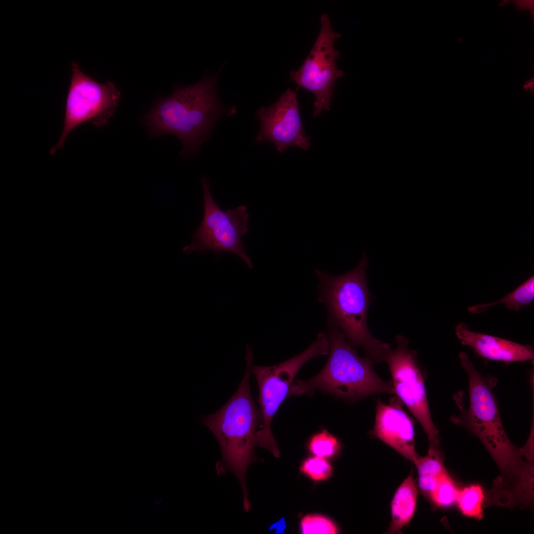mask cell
<instances>
[{
    "label": "cell",
    "mask_w": 534,
    "mask_h": 534,
    "mask_svg": "<svg viewBox=\"0 0 534 534\" xmlns=\"http://www.w3.org/2000/svg\"><path fill=\"white\" fill-rule=\"evenodd\" d=\"M220 70L214 75L206 73L196 84L178 87L171 95L159 100L143 118L150 135L173 134L183 144L181 155L193 154L228 110L217 94Z\"/></svg>",
    "instance_id": "cell-1"
},
{
    "label": "cell",
    "mask_w": 534,
    "mask_h": 534,
    "mask_svg": "<svg viewBox=\"0 0 534 534\" xmlns=\"http://www.w3.org/2000/svg\"><path fill=\"white\" fill-rule=\"evenodd\" d=\"M251 346L246 347V369L238 387L227 402L214 413L203 417L202 422L217 439L222 459L217 462V473L229 470L239 481L243 495V508L251 509L245 476L248 467L258 460L255 455L256 434L261 422L260 411L253 400L250 385L253 360Z\"/></svg>",
    "instance_id": "cell-2"
},
{
    "label": "cell",
    "mask_w": 534,
    "mask_h": 534,
    "mask_svg": "<svg viewBox=\"0 0 534 534\" xmlns=\"http://www.w3.org/2000/svg\"><path fill=\"white\" fill-rule=\"evenodd\" d=\"M368 257L365 253L357 265L339 275L314 269L319 279L318 300L327 311V323L338 329L352 347L363 349L374 363L384 360L391 345L376 339L367 325V316L373 300L366 280Z\"/></svg>",
    "instance_id": "cell-3"
},
{
    "label": "cell",
    "mask_w": 534,
    "mask_h": 534,
    "mask_svg": "<svg viewBox=\"0 0 534 534\" xmlns=\"http://www.w3.org/2000/svg\"><path fill=\"white\" fill-rule=\"evenodd\" d=\"M458 356L468 379L469 405L467 408L459 407L460 414L453 416L452 421L477 437L499 468L498 477L509 480L525 468L527 459H523V447L511 442L503 427L493 391L497 379L481 374L466 353L461 352Z\"/></svg>",
    "instance_id": "cell-4"
},
{
    "label": "cell",
    "mask_w": 534,
    "mask_h": 534,
    "mask_svg": "<svg viewBox=\"0 0 534 534\" xmlns=\"http://www.w3.org/2000/svg\"><path fill=\"white\" fill-rule=\"evenodd\" d=\"M329 355L323 369L309 380H295L288 397L320 390L348 400H356L377 393L395 394L392 382L375 372L369 357H360L344 335L327 323Z\"/></svg>",
    "instance_id": "cell-5"
},
{
    "label": "cell",
    "mask_w": 534,
    "mask_h": 534,
    "mask_svg": "<svg viewBox=\"0 0 534 534\" xmlns=\"http://www.w3.org/2000/svg\"><path fill=\"white\" fill-rule=\"evenodd\" d=\"M329 341L327 334L319 333L316 340L297 356L276 365H251L259 390V403L261 422L256 434L257 445L270 451L275 457L280 452L271 430V423L280 405L288 397L290 388L301 368L311 359L327 355Z\"/></svg>",
    "instance_id": "cell-6"
},
{
    "label": "cell",
    "mask_w": 534,
    "mask_h": 534,
    "mask_svg": "<svg viewBox=\"0 0 534 534\" xmlns=\"http://www.w3.org/2000/svg\"><path fill=\"white\" fill-rule=\"evenodd\" d=\"M200 181L203 193L204 216L190 244L182 248L183 253H204L206 250L213 251L217 254L222 252L231 253L252 268L253 263L245 251V244L242 239L248 230L249 215L247 207L240 205L222 210L211 195L209 180L202 177Z\"/></svg>",
    "instance_id": "cell-7"
},
{
    "label": "cell",
    "mask_w": 534,
    "mask_h": 534,
    "mask_svg": "<svg viewBox=\"0 0 534 534\" xmlns=\"http://www.w3.org/2000/svg\"><path fill=\"white\" fill-rule=\"evenodd\" d=\"M72 75L65 108L63 128L56 145L50 149L54 155L62 148L70 132L84 122L96 127L106 126L115 113L120 91L114 83H100L84 73L78 63H71Z\"/></svg>",
    "instance_id": "cell-8"
},
{
    "label": "cell",
    "mask_w": 534,
    "mask_h": 534,
    "mask_svg": "<svg viewBox=\"0 0 534 534\" xmlns=\"http://www.w3.org/2000/svg\"><path fill=\"white\" fill-rule=\"evenodd\" d=\"M396 347L384 358L389 367L395 394L408 408L425 432L429 449H440L438 431L433 421L428 402L424 376L417 353L401 335L396 337Z\"/></svg>",
    "instance_id": "cell-9"
},
{
    "label": "cell",
    "mask_w": 534,
    "mask_h": 534,
    "mask_svg": "<svg viewBox=\"0 0 534 534\" xmlns=\"http://www.w3.org/2000/svg\"><path fill=\"white\" fill-rule=\"evenodd\" d=\"M320 23L319 32L310 54L299 69L290 72L291 79L299 87L314 94V116L329 110L335 82L344 74L337 66L339 53L334 47L340 35L333 31L327 13L321 15Z\"/></svg>",
    "instance_id": "cell-10"
},
{
    "label": "cell",
    "mask_w": 534,
    "mask_h": 534,
    "mask_svg": "<svg viewBox=\"0 0 534 534\" xmlns=\"http://www.w3.org/2000/svg\"><path fill=\"white\" fill-rule=\"evenodd\" d=\"M256 114L261 128L256 142H271L280 153L292 146L309 149L311 141L303 128L296 93L290 89L273 104L261 107Z\"/></svg>",
    "instance_id": "cell-11"
},
{
    "label": "cell",
    "mask_w": 534,
    "mask_h": 534,
    "mask_svg": "<svg viewBox=\"0 0 534 534\" xmlns=\"http://www.w3.org/2000/svg\"><path fill=\"white\" fill-rule=\"evenodd\" d=\"M394 397L388 404L378 398L372 434L414 463L419 456L415 450L414 425Z\"/></svg>",
    "instance_id": "cell-12"
},
{
    "label": "cell",
    "mask_w": 534,
    "mask_h": 534,
    "mask_svg": "<svg viewBox=\"0 0 534 534\" xmlns=\"http://www.w3.org/2000/svg\"><path fill=\"white\" fill-rule=\"evenodd\" d=\"M455 331L462 345L470 347L483 358L505 362L534 359V349L531 345L474 332L464 323L457 324Z\"/></svg>",
    "instance_id": "cell-13"
},
{
    "label": "cell",
    "mask_w": 534,
    "mask_h": 534,
    "mask_svg": "<svg viewBox=\"0 0 534 534\" xmlns=\"http://www.w3.org/2000/svg\"><path fill=\"white\" fill-rule=\"evenodd\" d=\"M417 494V486L411 473L397 489L392 499L390 533L400 532L411 521L416 510Z\"/></svg>",
    "instance_id": "cell-14"
},
{
    "label": "cell",
    "mask_w": 534,
    "mask_h": 534,
    "mask_svg": "<svg viewBox=\"0 0 534 534\" xmlns=\"http://www.w3.org/2000/svg\"><path fill=\"white\" fill-rule=\"evenodd\" d=\"M534 299V279L532 276L517 288L503 298L496 301L483 304H478L468 308V311L474 313L486 311L492 306L503 304L511 311H519L523 307L530 306Z\"/></svg>",
    "instance_id": "cell-15"
},
{
    "label": "cell",
    "mask_w": 534,
    "mask_h": 534,
    "mask_svg": "<svg viewBox=\"0 0 534 534\" xmlns=\"http://www.w3.org/2000/svg\"><path fill=\"white\" fill-rule=\"evenodd\" d=\"M485 495L479 485H471L459 490L456 502L464 515L480 519L483 517V505Z\"/></svg>",
    "instance_id": "cell-16"
},
{
    "label": "cell",
    "mask_w": 534,
    "mask_h": 534,
    "mask_svg": "<svg viewBox=\"0 0 534 534\" xmlns=\"http://www.w3.org/2000/svg\"><path fill=\"white\" fill-rule=\"evenodd\" d=\"M459 490L448 473L443 475L430 499L438 507H448L456 502Z\"/></svg>",
    "instance_id": "cell-17"
},
{
    "label": "cell",
    "mask_w": 534,
    "mask_h": 534,
    "mask_svg": "<svg viewBox=\"0 0 534 534\" xmlns=\"http://www.w3.org/2000/svg\"><path fill=\"white\" fill-rule=\"evenodd\" d=\"M309 448L315 456L326 458L335 455L340 448V444L335 436L323 430L312 438Z\"/></svg>",
    "instance_id": "cell-18"
},
{
    "label": "cell",
    "mask_w": 534,
    "mask_h": 534,
    "mask_svg": "<svg viewBox=\"0 0 534 534\" xmlns=\"http://www.w3.org/2000/svg\"><path fill=\"white\" fill-rule=\"evenodd\" d=\"M418 475H430L441 477L447 473L444 463L441 450L428 449L425 456H419L414 463Z\"/></svg>",
    "instance_id": "cell-19"
},
{
    "label": "cell",
    "mask_w": 534,
    "mask_h": 534,
    "mask_svg": "<svg viewBox=\"0 0 534 534\" xmlns=\"http://www.w3.org/2000/svg\"><path fill=\"white\" fill-rule=\"evenodd\" d=\"M301 527L305 534H336L338 530L333 521L317 515H309L301 520Z\"/></svg>",
    "instance_id": "cell-20"
},
{
    "label": "cell",
    "mask_w": 534,
    "mask_h": 534,
    "mask_svg": "<svg viewBox=\"0 0 534 534\" xmlns=\"http://www.w3.org/2000/svg\"><path fill=\"white\" fill-rule=\"evenodd\" d=\"M301 471L313 480L318 481L327 479L332 473V467L325 458L315 456L305 460Z\"/></svg>",
    "instance_id": "cell-21"
},
{
    "label": "cell",
    "mask_w": 534,
    "mask_h": 534,
    "mask_svg": "<svg viewBox=\"0 0 534 534\" xmlns=\"http://www.w3.org/2000/svg\"><path fill=\"white\" fill-rule=\"evenodd\" d=\"M441 477L418 475V484L419 489L425 495L430 498Z\"/></svg>",
    "instance_id": "cell-22"
},
{
    "label": "cell",
    "mask_w": 534,
    "mask_h": 534,
    "mask_svg": "<svg viewBox=\"0 0 534 534\" xmlns=\"http://www.w3.org/2000/svg\"><path fill=\"white\" fill-rule=\"evenodd\" d=\"M534 87V78H531L530 80L527 81L523 85V88L525 90H529L532 91L533 90Z\"/></svg>",
    "instance_id": "cell-23"
},
{
    "label": "cell",
    "mask_w": 534,
    "mask_h": 534,
    "mask_svg": "<svg viewBox=\"0 0 534 534\" xmlns=\"http://www.w3.org/2000/svg\"><path fill=\"white\" fill-rule=\"evenodd\" d=\"M508 2H509L508 0H503V1H501L500 2V5L504 6V5H506V4H507Z\"/></svg>",
    "instance_id": "cell-24"
},
{
    "label": "cell",
    "mask_w": 534,
    "mask_h": 534,
    "mask_svg": "<svg viewBox=\"0 0 534 534\" xmlns=\"http://www.w3.org/2000/svg\"><path fill=\"white\" fill-rule=\"evenodd\" d=\"M458 42H459V43H461V42H462V38H459V39H458Z\"/></svg>",
    "instance_id": "cell-25"
}]
</instances>
